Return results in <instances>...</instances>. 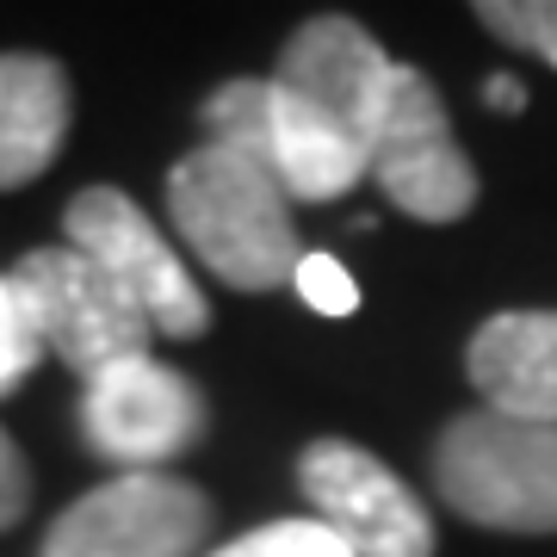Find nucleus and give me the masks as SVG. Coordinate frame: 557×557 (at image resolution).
Wrapping results in <instances>:
<instances>
[{"label": "nucleus", "instance_id": "nucleus-12", "mask_svg": "<svg viewBox=\"0 0 557 557\" xmlns=\"http://www.w3.org/2000/svg\"><path fill=\"white\" fill-rule=\"evenodd\" d=\"M75 119L69 69L38 50H7L0 57V193H20L62 156Z\"/></svg>", "mask_w": 557, "mask_h": 557}, {"label": "nucleus", "instance_id": "nucleus-2", "mask_svg": "<svg viewBox=\"0 0 557 557\" xmlns=\"http://www.w3.org/2000/svg\"><path fill=\"white\" fill-rule=\"evenodd\" d=\"M440 502L490 533H557V428L465 409L434 440Z\"/></svg>", "mask_w": 557, "mask_h": 557}, {"label": "nucleus", "instance_id": "nucleus-10", "mask_svg": "<svg viewBox=\"0 0 557 557\" xmlns=\"http://www.w3.org/2000/svg\"><path fill=\"white\" fill-rule=\"evenodd\" d=\"M391 69L397 62L384 57V44L359 20H347V13H317V20H304L285 38L273 81L285 94L322 106L329 119H341L366 143L372 124H379V112H384V94H391Z\"/></svg>", "mask_w": 557, "mask_h": 557}, {"label": "nucleus", "instance_id": "nucleus-3", "mask_svg": "<svg viewBox=\"0 0 557 557\" xmlns=\"http://www.w3.org/2000/svg\"><path fill=\"white\" fill-rule=\"evenodd\" d=\"M205 131H211V143L260 161L292 193V205H335L359 180H372L366 143L341 119H329L322 106L285 94L273 75L223 81L205 100Z\"/></svg>", "mask_w": 557, "mask_h": 557}, {"label": "nucleus", "instance_id": "nucleus-11", "mask_svg": "<svg viewBox=\"0 0 557 557\" xmlns=\"http://www.w3.org/2000/svg\"><path fill=\"white\" fill-rule=\"evenodd\" d=\"M465 372L483 409L557 428V310H502L471 335Z\"/></svg>", "mask_w": 557, "mask_h": 557}, {"label": "nucleus", "instance_id": "nucleus-7", "mask_svg": "<svg viewBox=\"0 0 557 557\" xmlns=\"http://www.w3.org/2000/svg\"><path fill=\"white\" fill-rule=\"evenodd\" d=\"M62 230H69V248L100 260L106 273L137 298V310L149 317L156 335L199 341L211 329L205 292L193 285V273L180 267L168 236L143 218V205L131 193H119V186H81L69 199V211H62Z\"/></svg>", "mask_w": 557, "mask_h": 557}, {"label": "nucleus", "instance_id": "nucleus-4", "mask_svg": "<svg viewBox=\"0 0 557 557\" xmlns=\"http://www.w3.org/2000/svg\"><path fill=\"white\" fill-rule=\"evenodd\" d=\"M7 278H13L38 341L81 379H100L106 366L149 354L156 329L137 310V298L81 248H32L13 260Z\"/></svg>", "mask_w": 557, "mask_h": 557}, {"label": "nucleus", "instance_id": "nucleus-14", "mask_svg": "<svg viewBox=\"0 0 557 557\" xmlns=\"http://www.w3.org/2000/svg\"><path fill=\"white\" fill-rule=\"evenodd\" d=\"M211 557H354L347 552V539L335 527H322V520H267L255 533L230 539L223 552Z\"/></svg>", "mask_w": 557, "mask_h": 557}, {"label": "nucleus", "instance_id": "nucleus-15", "mask_svg": "<svg viewBox=\"0 0 557 557\" xmlns=\"http://www.w3.org/2000/svg\"><path fill=\"white\" fill-rule=\"evenodd\" d=\"M38 359H44V341H38V329H32V317H25L13 278L0 273V397H13Z\"/></svg>", "mask_w": 557, "mask_h": 557}, {"label": "nucleus", "instance_id": "nucleus-18", "mask_svg": "<svg viewBox=\"0 0 557 557\" xmlns=\"http://www.w3.org/2000/svg\"><path fill=\"white\" fill-rule=\"evenodd\" d=\"M483 106H496V112H527V87L515 75H490L483 81Z\"/></svg>", "mask_w": 557, "mask_h": 557}, {"label": "nucleus", "instance_id": "nucleus-5", "mask_svg": "<svg viewBox=\"0 0 557 557\" xmlns=\"http://www.w3.org/2000/svg\"><path fill=\"white\" fill-rule=\"evenodd\" d=\"M366 156H372V186L403 218L458 223L478 205V168L458 149L446 100L409 62L391 69V94H384V112L366 137Z\"/></svg>", "mask_w": 557, "mask_h": 557}, {"label": "nucleus", "instance_id": "nucleus-1", "mask_svg": "<svg viewBox=\"0 0 557 557\" xmlns=\"http://www.w3.org/2000/svg\"><path fill=\"white\" fill-rule=\"evenodd\" d=\"M168 218L186 236V248L205 260V273H218L236 292H278L298 278L304 255H310L292 223V193L260 161L211 137L174 161Z\"/></svg>", "mask_w": 557, "mask_h": 557}, {"label": "nucleus", "instance_id": "nucleus-6", "mask_svg": "<svg viewBox=\"0 0 557 557\" xmlns=\"http://www.w3.org/2000/svg\"><path fill=\"white\" fill-rule=\"evenodd\" d=\"M211 533V496L174 471H119L112 483L69 502L44 557H193Z\"/></svg>", "mask_w": 557, "mask_h": 557}, {"label": "nucleus", "instance_id": "nucleus-13", "mask_svg": "<svg viewBox=\"0 0 557 557\" xmlns=\"http://www.w3.org/2000/svg\"><path fill=\"white\" fill-rule=\"evenodd\" d=\"M478 25L557 69V0H478Z\"/></svg>", "mask_w": 557, "mask_h": 557}, {"label": "nucleus", "instance_id": "nucleus-9", "mask_svg": "<svg viewBox=\"0 0 557 557\" xmlns=\"http://www.w3.org/2000/svg\"><path fill=\"white\" fill-rule=\"evenodd\" d=\"M298 483L354 557H434V520L421 496L354 440H310L298 453Z\"/></svg>", "mask_w": 557, "mask_h": 557}, {"label": "nucleus", "instance_id": "nucleus-17", "mask_svg": "<svg viewBox=\"0 0 557 557\" xmlns=\"http://www.w3.org/2000/svg\"><path fill=\"white\" fill-rule=\"evenodd\" d=\"M25 508H32V465H25V453L13 446V434L0 428V533L20 527Z\"/></svg>", "mask_w": 557, "mask_h": 557}, {"label": "nucleus", "instance_id": "nucleus-16", "mask_svg": "<svg viewBox=\"0 0 557 557\" xmlns=\"http://www.w3.org/2000/svg\"><path fill=\"white\" fill-rule=\"evenodd\" d=\"M292 285H298V298L310 304V310H322V317H354L359 310V285L335 255H317V248H310Z\"/></svg>", "mask_w": 557, "mask_h": 557}, {"label": "nucleus", "instance_id": "nucleus-8", "mask_svg": "<svg viewBox=\"0 0 557 557\" xmlns=\"http://www.w3.org/2000/svg\"><path fill=\"white\" fill-rule=\"evenodd\" d=\"M81 440L124 471H161L205 440V397L161 359H119L81 391Z\"/></svg>", "mask_w": 557, "mask_h": 557}]
</instances>
